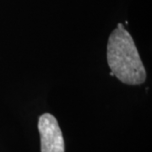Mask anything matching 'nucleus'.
Returning <instances> with one entry per match:
<instances>
[{
    "label": "nucleus",
    "mask_w": 152,
    "mask_h": 152,
    "mask_svg": "<svg viewBox=\"0 0 152 152\" xmlns=\"http://www.w3.org/2000/svg\"><path fill=\"white\" fill-rule=\"evenodd\" d=\"M110 75H111V76H114L113 73V72H110Z\"/></svg>",
    "instance_id": "nucleus-3"
},
{
    "label": "nucleus",
    "mask_w": 152,
    "mask_h": 152,
    "mask_svg": "<svg viewBox=\"0 0 152 152\" xmlns=\"http://www.w3.org/2000/svg\"><path fill=\"white\" fill-rule=\"evenodd\" d=\"M107 57L111 72L121 82L138 86L145 81L146 71L135 43L121 23L109 37Z\"/></svg>",
    "instance_id": "nucleus-1"
},
{
    "label": "nucleus",
    "mask_w": 152,
    "mask_h": 152,
    "mask_svg": "<svg viewBox=\"0 0 152 152\" xmlns=\"http://www.w3.org/2000/svg\"><path fill=\"white\" fill-rule=\"evenodd\" d=\"M42 152H64V140L54 116L42 114L38 121Z\"/></svg>",
    "instance_id": "nucleus-2"
}]
</instances>
